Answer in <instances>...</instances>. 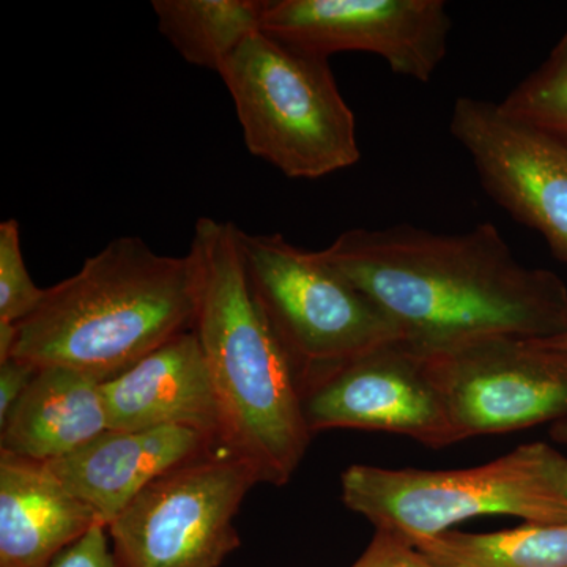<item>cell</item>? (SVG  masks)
<instances>
[{
	"mask_svg": "<svg viewBox=\"0 0 567 567\" xmlns=\"http://www.w3.org/2000/svg\"><path fill=\"white\" fill-rule=\"evenodd\" d=\"M319 252L421 352L494 336L548 339L567 331L566 284L518 262L491 223L462 234L412 224L350 229Z\"/></svg>",
	"mask_w": 567,
	"mask_h": 567,
	"instance_id": "obj_1",
	"label": "cell"
},
{
	"mask_svg": "<svg viewBox=\"0 0 567 567\" xmlns=\"http://www.w3.org/2000/svg\"><path fill=\"white\" fill-rule=\"evenodd\" d=\"M234 223L199 218L188 256L196 281L193 333L219 410V447L259 484L282 487L311 445L301 394L246 274Z\"/></svg>",
	"mask_w": 567,
	"mask_h": 567,
	"instance_id": "obj_2",
	"label": "cell"
},
{
	"mask_svg": "<svg viewBox=\"0 0 567 567\" xmlns=\"http://www.w3.org/2000/svg\"><path fill=\"white\" fill-rule=\"evenodd\" d=\"M194 316L188 254L163 256L125 235L47 289L39 308L17 323L11 358L39 369H73L103 383L192 331Z\"/></svg>",
	"mask_w": 567,
	"mask_h": 567,
	"instance_id": "obj_3",
	"label": "cell"
},
{
	"mask_svg": "<svg viewBox=\"0 0 567 567\" xmlns=\"http://www.w3.org/2000/svg\"><path fill=\"white\" fill-rule=\"evenodd\" d=\"M341 484L350 511L368 518L375 532L412 546L475 517L567 524V457L547 443L522 445L465 470L352 465Z\"/></svg>",
	"mask_w": 567,
	"mask_h": 567,
	"instance_id": "obj_4",
	"label": "cell"
},
{
	"mask_svg": "<svg viewBox=\"0 0 567 567\" xmlns=\"http://www.w3.org/2000/svg\"><path fill=\"white\" fill-rule=\"evenodd\" d=\"M218 74L246 148L286 177L315 181L360 162L357 122L328 59L262 31Z\"/></svg>",
	"mask_w": 567,
	"mask_h": 567,
	"instance_id": "obj_5",
	"label": "cell"
},
{
	"mask_svg": "<svg viewBox=\"0 0 567 567\" xmlns=\"http://www.w3.org/2000/svg\"><path fill=\"white\" fill-rule=\"evenodd\" d=\"M246 274L292 365L298 390L369 350L402 339L393 320L320 252L281 234L241 230Z\"/></svg>",
	"mask_w": 567,
	"mask_h": 567,
	"instance_id": "obj_6",
	"label": "cell"
},
{
	"mask_svg": "<svg viewBox=\"0 0 567 567\" xmlns=\"http://www.w3.org/2000/svg\"><path fill=\"white\" fill-rule=\"evenodd\" d=\"M257 483L216 450L145 487L107 527L117 567H219L240 546L241 503Z\"/></svg>",
	"mask_w": 567,
	"mask_h": 567,
	"instance_id": "obj_7",
	"label": "cell"
},
{
	"mask_svg": "<svg viewBox=\"0 0 567 567\" xmlns=\"http://www.w3.org/2000/svg\"><path fill=\"white\" fill-rule=\"evenodd\" d=\"M423 353L461 442L567 425V353L550 338L494 336Z\"/></svg>",
	"mask_w": 567,
	"mask_h": 567,
	"instance_id": "obj_8",
	"label": "cell"
},
{
	"mask_svg": "<svg viewBox=\"0 0 567 567\" xmlns=\"http://www.w3.org/2000/svg\"><path fill=\"white\" fill-rule=\"evenodd\" d=\"M451 21L442 0H265L264 32L328 59L379 55L401 76L427 82L445 59Z\"/></svg>",
	"mask_w": 567,
	"mask_h": 567,
	"instance_id": "obj_9",
	"label": "cell"
},
{
	"mask_svg": "<svg viewBox=\"0 0 567 567\" xmlns=\"http://www.w3.org/2000/svg\"><path fill=\"white\" fill-rule=\"evenodd\" d=\"M309 431L358 429L409 436L432 450L461 442L424 353L404 339L369 350L301 391Z\"/></svg>",
	"mask_w": 567,
	"mask_h": 567,
	"instance_id": "obj_10",
	"label": "cell"
},
{
	"mask_svg": "<svg viewBox=\"0 0 567 567\" xmlns=\"http://www.w3.org/2000/svg\"><path fill=\"white\" fill-rule=\"evenodd\" d=\"M450 128L488 196L567 262L566 142L470 96L454 103Z\"/></svg>",
	"mask_w": 567,
	"mask_h": 567,
	"instance_id": "obj_11",
	"label": "cell"
},
{
	"mask_svg": "<svg viewBox=\"0 0 567 567\" xmlns=\"http://www.w3.org/2000/svg\"><path fill=\"white\" fill-rule=\"evenodd\" d=\"M216 450L215 440L188 427L107 429L70 456L48 465L107 528L153 481Z\"/></svg>",
	"mask_w": 567,
	"mask_h": 567,
	"instance_id": "obj_12",
	"label": "cell"
},
{
	"mask_svg": "<svg viewBox=\"0 0 567 567\" xmlns=\"http://www.w3.org/2000/svg\"><path fill=\"white\" fill-rule=\"evenodd\" d=\"M114 431L188 427L219 446V410L203 349L192 331L102 383ZM221 450V447H219Z\"/></svg>",
	"mask_w": 567,
	"mask_h": 567,
	"instance_id": "obj_13",
	"label": "cell"
},
{
	"mask_svg": "<svg viewBox=\"0 0 567 567\" xmlns=\"http://www.w3.org/2000/svg\"><path fill=\"white\" fill-rule=\"evenodd\" d=\"M95 527L50 465L0 453V567H51Z\"/></svg>",
	"mask_w": 567,
	"mask_h": 567,
	"instance_id": "obj_14",
	"label": "cell"
},
{
	"mask_svg": "<svg viewBox=\"0 0 567 567\" xmlns=\"http://www.w3.org/2000/svg\"><path fill=\"white\" fill-rule=\"evenodd\" d=\"M110 429L102 382L73 369L40 368L0 425V453L54 462Z\"/></svg>",
	"mask_w": 567,
	"mask_h": 567,
	"instance_id": "obj_15",
	"label": "cell"
},
{
	"mask_svg": "<svg viewBox=\"0 0 567 567\" xmlns=\"http://www.w3.org/2000/svg\"><path fill=\"white\" fill-rule=\"evenodd\" d=\"M152 10L183 61L216 73L264 31L265 0H153Z\"/></svg>",
	"mask_w": 567,
	"mask_h": 567,
	"instance_id": "obj_16",
	"label": "cell"
},
{
	"mask_svg": "<svg viewBox=\"0 0 567 567\" xmlns=\"http://www.w3.org/2000/svg\"><path fill=\"white\" fill-rule=\"evenodd\" d=\"M439 567H567V524L447 532L413 544Z\"/></svg>",
	"mask_w": 567,
	"mask_h": 567,
	"instance_id": "obj_17",
	"label": "cell"
},
{
	"mask_svg": "<svg viewBox=\"0 0 567 567\" xmlns=\"http://www.w3.org/2000/svg\"><path fill=\"white\" fill-rule=\"evenodd\" d=\"M517 121L567 144V31L539 69L499 103Z\"/></svg>",
	"mask_w": 567,
	"mask_h": 567,
	"instance_id": "obj_18",
	"label": "cell"
},
{
	"mask_svg": "<svg viewBox=\"0 0 567 567\" xmlns=\"http://www.w3.org/2000/svg\"><path fill=\"white\" fill-rule=\"evenodd\" d=\"M47 289L33 282L21 248L17 219L0 223V322L20 323L43 301Z\"/></svg>",
	"mask_w": 567,
	"mask_h": 567,
	"instance_id": "obj_19",
	"label": "cell"
},
{
	"mask_svg": "<svg viewBox=\"0 0 567 567\" xmlns=\"http://www.w3.org/2000/svg\"><path fill=\"white\" fill-rule=\"evenodd\" d=\"M352 567H439L431 559L421 554L412 544L388 535V533L375 532L364 554Z\"/></svg>",
	"mask_w": 567,
	"mask_h": 567,
	"instance_id": "obj_20",
	"label": "cell"
},
{
	"mask_svg": "<svg viewBox=\"0 0 567 567\" xmlns=\"http://www.w3.org/2000/svg\"><path fill=\"white\" fill-rule=\"evenodd\" d=\"M51 567H117L107 529L92 528L52 563Z\"/></svg>",
	"mask_w": 567,
	"mask_h": 567,
	"instance_id": "obj_21",
	"label": "cell"
},
{
	"mask_svg": "<svg viewBox=\"0 0 567 567\" xmlns=\"http://www.w3.org/2000/svg\"><path fill=\"white\" fill-rule=\"evenodd\" d=\"M37 372L39 368L18 358H9L0 363V425L6 423L11 410L35 379Z\"/></svg>",
	"mask_w": 567,
	"mask_h": 567,
	"instance_id": "obj_22",
	"label": "cell"
},
{
	"mask_svg": "<svg viewBox=\"0 0 567 567\" xmlns=\"http://www.w3.org/2000/svg\"><path fill=\"white\" fill-rule=\"evenodd\" d=\"M550 341L554 342L555 346L559 347V349L565 350L567 353V331L566 333L557 336V338H550ZM551 434H554L558 442L567 443V425L551 429Z\"/></svg>",
	"mask_w": 567,
	"mask_h": 567,
	"instance_id": "obj_23",
	"label": "cell"
}]
</instances>
